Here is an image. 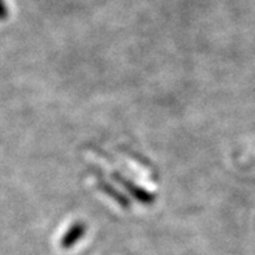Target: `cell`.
I'll list each match as a JSON object with an SVG mask.
<instances>
[{"label":"cell","instance_id":"obj_1","mask_svg":"<svg viewBox=\"0 0 255 255\" xmlns=\"http://www.w3.org/2000/svg\"><path fill=\"white\" fill-rule=\"evenodd\" d=\"M112 177H114L115 180H116V181H118L119 184L131 195V197H133V198L137 199V201L139 202V203H142V205L150 206L155 202V195L152 194L151 191L146 190V189L139 186V185H137L135 182L129 180V178L121 176L120 173H114Z\"/></svg>","mask_w":255,"mask_h":255},{"label":"cell","instance_id":"obj_3","mask_svg":"<svg viewBox=\"0 0 255 255\" xmlns=\"http://www.w3.org/2000/svg\"><path fill=\"white\" fill-rule=\"evenodd\" d=\"M99 188H101L102 190H103V193H106L110 198L116 201V203H119L121 207H124V208L130 207V202H129V199L127 198V195L123 194L121 191H119L118 189L115 188L114 185L108 184V182L106 181H101Z\"/></svg>","mask_w":255,"mask_h":255},{"label":"cell","instance_id":"obj_4","mask_svg":"<svg viewBox=\"0 0 255 255\" xmlns=\"http://www.w3.org/2000/svg\"><path fill=\"white\" fill-rule=\"evenodd\" d=\"M8 17V8L4 0H0V21L5 20Z\"/></svg>","mask_w":255,"mask_h":255},{"label":"cell","instance_id":"obj_2","mask_svg":"<svg viewBox=\"0 0 255 255\" xmlns=\"http://www.w3.org/2000/svg\"><path fill=\"white\" fill-rule=\"evenodd\" d=\"M86 231H88V227H86L85 223L76 222L74 224H72L71 227L68 228V231L63 235V237L60 239V246L63 249L73 248V246L84 237Z\"/></svg>","mask_w":255,"mask_h":255}]
</instances>
